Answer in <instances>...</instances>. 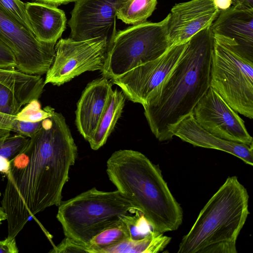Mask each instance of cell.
<instances>
[{
    "mask_svg": "<svg viewBox=\"0 0 253 253\" xmlns=\"http://www.w3.org/2000/svg\"><path fill=\"white\" fill-rule=\"evenodd\" d=\"M51 113V128L41 127L26 149L10 161L1 202L9 239L16 238L30 217L60 205L77 158V147L64 117L53 108Z\"/></svg>",
    "mask_w": 253,
    "mask_h": 253,
    "instance_id": "6da1fadb",
    "label": "cell"
},
{
    "mask_svg": "<svg viewBox=\"0 0 253 253\" xmlns=\"http://www.w3.org/2000/svg\"><path fill=\"white\" fill-rule=\"evenodd\" d=\"M213 42L210 26L193 36L157 95L143 105L150 129L159 141L172 138L171 128L193 113L211 86Z\"/></svg>",
    "mask_w": 253,
    "mask_h": 253,
    "instance_id": "7a4b0ae2",
    "label": "cell"
},
{
    "mask_svg": "<svg viewBox=\"0 0 253 253\" xmlns=\"http://www.w3.org/2000/svg\"><path fill=\"white\" fill-rule=\"evenodd\" d=\"M106 171L117 190L139 209L153 230L164 233L181 225V207L159 165L143 154L132 150L116 151L107 161Z\"/></svg>",
    "mask_w": 253,
    "mask_h": 253,
    "instance_id": "3957f363",
    "label": "cell"
},
{
    "mask_svg": "<svg viewBox=\"0 0 253 253\" xmlns=\"http://www.w3.org/2000/svg\"><path fill=\"white\" fill-rule=\"evenodd\" d=\"M249 199L237 177H228L183 237L177 253H237V240L250 213Z\"/></svg>",
    "mask_w": 253,
    "mask_h": 253,
    "instance_id": "277c9868",
    "label": "cell"
},
{
    "mask_svg": "<svg viewBox=\"0 0 253 253\" xmlns=\"http://www.w3.org/2000/svg\"><path fill=\"white\" fill-rule=\"evenodd\" d=\"M56 218L64 235L85 245L97 234L139 209L118 190L103 191L93 187L58 206Z\"/></svg>",
    "mask_w": 253,
    "mask_h": 253,
    "instance_id": "5b68a950",
    "label": "cell"
},
{
    "mask_svg": "<svg viewBox=\"0 0 253 253\" xmlns=\"http://www.w3.org/2000/svg\"><path fill=\"white\" fill-rule=\"evenodd\" d=\"M214 35L210 85L236 112L253 118V58L235 42Z\"/></svg>",
    "mask_w": 253,
    "mask_h": 253,
    "instance_id": "8992f818",
    "label": "cell"
},
{
    "mask_svg": "<svg viewBox=\"0 0 253 253\" xmlns=\"http://www.w3.org/2000/svg\"><path fill=\"white\" fill-rule=\"evenodd\" d=\"M168 20V15L159 22L146 21L117 32L108 44L103 77L112 80L164 54L171 46Z\"/></svg>",
    "mask_w": 253,
    "mask_h": 253,
    "instance_id": "52a82bcc",
    "label": "cell"
},
{
    "mask_svg": "<svg viewBox=\"0 0 253 253\" xmlns=\"http://www.w3.org/2000/svg\"><path fill=\"white\" fill-rule=\"evenodd\" d=\"M108 47V41L101 37L81 41L60 39L55 45L54 60L44 84L60 85L85 72L101 71Z\"/></svg>",
    "mask_w": 253,
    "mask_h": 253,
    "instance_id": "ba28073f",
    "label": "cell"
},
{
    "mask_svg": "<svg viewBox=\"0 0 253 253\" xmlns=\"http://www.w3.org/2000/svg\"><path fill=\"white\" fill-rule=\"evenodd\" d=\"M0 40L13 52L16 70L23 73L41 76L53 63L56 44L38 41L0 6Z\"/></svg>",
    "mask_w": 253,
    "mask_h": 253,
    "instance_id": "9c48e42d",
    "label": "cell"
},
{
    "mask_svg": "<svg viewBox=\"0 0 253 253\" xmlns=\"http://www.w3.org/2000/svg\"><path fill=\"white\" fill-rule=\"evenodd\" d=\"M186 43L171 46L159 57L111 80L126 97L143 106L157 95L179 61Z\"/></svg>",
    "mask_w": 253,
    "mask_h": 253,
    "instance_id": "30bf717a",
    "label": "cell"
},
{
    "mask_svg": "<svg viewBox=\"0 0 253 253\" xmlns=\"http://www.w3.org/2000/svg\"><path fill=\"white\" fill-rule=\"evenodd\" d=\"M193 114L199 125L213 135L228 141L253 145V137L243 120L211 86L198 102Z\"/></svg>",
    "mask_w": 253,
    "mask_h": 253,
    "instance_id": "8fae6325",
    "label": "cell"
},
{
    "mask_svg": "<svg viewBox=\"0 0 253 253\" xmlns=\"http://www.w3.org/2000/svg\"><path fill=\"white\" fill-rule=\"evenodd\" d=\"M125 0H77L68 22L70 37L77 41L105 38L108 44L117 33V12Z\"/></svg>",
    "mask_w": 253,
    "mask_h": 253,
    "instance_id": "7c38bea8",
    "label": "cell"
},
{
    "mask_svg": "<svg viewBox=\"0 0 253 253\" xmlns=\"http://www.w3.org/2000/svg\"><path fill=\"white\" fill-rule=\"evenodd\" d=\"M220 10L214 0H190L176 3L168 14L167 33L171 46L187 42L210 26Z\"/></svg>",
    "mask_w": 253,
    "mask_h": 253,
    "instance_id": "4fadbf2b",
    "label": "cell"
},
{
    "mask_svg": "<svg viewBox=\"0 0 253 253\" xmlns=\"http://www.w3.org/2000/svg\"><path fill=\"white\" fill-rule=\"evenodd\" d=\"M171 134L194 146L222 151L253 165V145L223 139L207 131L196 122L193 113L189 114L170 130Z\"/></svg>",
    "mask_w": 253,
    "mask_h": 253,
    "instance_id": "5bb4252c",
    "label": "cell"
},
{
    "mask_svg": "<svg viewBox=\"0 0 253 253\" xmlns=\"http://www.w3.org/2000/svg\"><path fill=\"white\" fill-rule=\"evenodd\" d=\"M105 77L87 84L77 103L75 123L83 137L88 140L95 132L113 91Z\"/></svg>",
    "mask_w": 253,
    "mask_h": 253,
    "instance_id": "9a60e30c",
    "label": "cell"
},
{
    "mask_svg": "<svg viewBox=\"0 0 253 253\" xmlns=\"http://www.w3.org/2000/svg\"><path fill=\"white\" fill-rule=\"evenodd\" d=\"M210 28L213 35L234 41L253 58V8L232 5L219 11Z\"/></svg>",
    "mask_w": 253,
    "mask_h": 253,
    "instance_id": "2e32d148",
    "label": "cell"
},
{
    "mask_svg": "<svg viewBox=\"0 0 253 253\" xmlns=\"http://www.w3.org/2000/svg\"><path fill=\"white\" fill-rule=\"evenodd\" d=\"M25 8L33 33L37 40L56 44L66 29L64 11L56 6L36 2L25 3Z\"/></svg>",
    "mask_w": 253,
    "mask_h": 253,
    "instance_id": "e0dca14e",
    "label": "cell"
},
{
    "mask_svg": "<svg viewBox=\"0 0 253 253\" xmlns=\"http://www.w3.org/2000/svg\"><path fill=\"white\" fill-rule=\"evenodd\" d=\"M44 81L40 75H28L16 69L0 68V83L15 93L22 106L40 98L45 85Z\"/></svg>",
    "mask_w": 253,
    "mask_h": 253,
    "instance_id": "ac0fdd59",
    "label": "cell"
},
{
    "mask_svg": "<svg viewBox=\"0 0 253 253\" xmlns=\"http://www.w3.org/2000/svg\"><path fill=\"white\" fill-rule=\"evenodd\" d=\"M125 99L123 92L113 90L98 125L87 140L92 149L97 150L106 143L121 115Z\"/></svg>",
    "mask_w": 253,
    "mask_h": 253,
    "instance_id": "d6986e66",
    "label": "cell"
},
{
    "mask_svg": "<svg viewBox=\"0 0 253 253\" xmlns=\"http://www.w3.org/2000/svg\"><path fill=\"white\" fill-rule=\"evenodd\" d=\"M171 237L152 230L144 237L138 240L127 238L111 247L104 249L100 253H157L169 244Z\"/></svg>",
    "mask_w": 253,
    "mask_h": 253,
    "instance_id": "ffe728a7",
    "label": "cell"
},
{
    "mask_svg": "<svg viewBox=\"0 0 253 253\" xmlns=\"http://www.w3.org/2000/svg\"><path fill=\"white\" fill-rule=\"evenodd\" d=\"M157 0H125L118 9L116 16L126 24L144 23L156 9Z\"/></svg>",
    "mask_w": 253,
    "mask_h": 253,
    "instance_id": "44dd1931",
    "label": "cell"
},
{
    "mask_svg": "<svg viewBox=\"0 0 253 253\" xmlns=\"http://www.w3.org/2000/svg\"><path fill=\"white\" fill-rule=\"evenodd\" d=\"M127 238H129L128 229L121 220L95 236L88 246L91 253H100L101 250L114 246Z\"/></svg>",
    "mask_w": 253,
    "mask_h": 253,
    "instance_id": "7402d4cb",
    "label": "cell"
},
{
    "mask_svg": "<svg viewBox=\"0 0 253 253\" xmlns=\"http://www.w3.org/2000/svg\"><path fill=\"white\" fill-rule=\"evenodd\" d=\"M30 138L16 133L0 139V155L9 161L23 152L28 145Z\"/></svg>",
    "mask_w": 253,
    "mask_h": 253,
    "instance_id": "603a6c76",
    "label": "cell"
},
{
    "mask_svg": "<svg viewBox=\"0 0 253 253\" xmlns=\"http://www.w3.org/2000/svg\"><path fill=\"white\" fill-rule=\"evenodd\" d=\"M121 220L126 225L129 233V239L138 240L148 235L152 229L139 211L133 214L124 215Z\"/></svg>",
    "mask_w": 253,
    "mask_h": 253,
    "instance_id": "cb8c5ba5",
    "label": "cell"
},
{
    "mask_svg": "<svg viewBox=\"0 0 253 253\" xmlns=\"http://www.w3.org/2000/svg\"><path fill=\"white\" fill-rule=\"evenodd\" d=\"M16 115L17 120L30 122H38L49 118L51 116L50 106L41 109V104L38 100L34 99L27 104Z\"/></svg>",
    "mask_w": 253,
    "mask_h": 253,
    "instance_id": "d4e9b609",
    "label": "cell"
},
{
    "mask_svg": "<svg viewBox=\"0 0 253 253\" xmlns=\"http://www.w3.org/2000/svg\"><path fill=\"white\" fill-rule=\"evenodd\" d=\"M0 6L22 26L33 34L26 14L25 3L20 0H0Z\"/></svg>",
    "mask_w": 253,
    "mask_h": 253,
    "instance_id": "484cf974",
    "label": "cell"
},
{
    "mask_svg": "<svg viewBox=\"0 0 253 253\" xmlns=\"http://www.w3.org/2000/svg\"><path fill=\"white\" fill-rule=\"evenodd\" d=\"M22 106L15 93L0 83V112L16 116L20 111Z\"/></svg>",
    "mask_w": 253,
    "mask_h": 253,
    "instance_id": "4316f807",
    "label": "cell"
},
{
    "mask_svg": "<svg viewBox=\"0 0 253 253\" xmlns=\"http://www.w3.org/2000/svg\"><path fill=\"white\" fill-rule=\"evenodd\" d=\"M49 253H91L87 245L78 242L74 240L66 237L58 245L54 246Z\"/></svg>",
    "mask_w": 253,
    "mask_h": 253,
    "instance_id": "83f0119b",
    "label": "cell"
},
{
    "mask_svg": "<svg viewBox=\"0 0 253 253\" xmlns=\"http://www.w3.org/2000/svg\"><path fill=\"white\" fill-rule=\"evenodd\" d=\"M16 62L14 55L10 48L0 40V68L14 70Z\"/></svg>",
    "mask_w": 253,
    "mask_h": 253,
    "instance_id": "f1b7e54d",
    "label": "cell"
},
{
    "mask_svg": "<svg viewBox=\"0 0 253 253\" xmlns=\"http://www.w3.org/2000/svg\"><path fill=\"white\" fill-rule=\"evenodd\" d=\"M18 122L16 116L0 112V139L9 135L11 131L16 132Z\"/></svg>",
    "mask_w": 253,
    "mask_h": 253,
    "instance_id": "f546056e",
    "label": "cell"
},
{
    "mask_svg": "<svg viewBox=\"0 0 253 253\" xmlns=\"http://www.w3.org/2000/svg\"><path fill=\"white\" fill-rule=\"evenodd\" d=\"M42 122H30L18 121L16 133L31 138L41 128Z\"/></svg>",
    "mask_w": 253,
    "mask_h": 253,
    "instance_id": "4dcf8cb0",
    "label": "cell"
},
{
    "mask_svg": "<svg viewBox=\"0 0 253 253\" xmlns=\"http://www.w3.org/2000/svg\"><path fill=\"white\" fill-rule=\"evenodd\" d=\"M15 238L9 239L6 238L0 243V253H18Z\"/></svg>",
    "mask_w": 253,
    "mask_h": 253,
    "instance_id": "1f68e13d",
    "label": "cell"
},
{
    "mask_svg": "<svg viewBox=\"0 0 253 253\" xmlns=\"http://www.w3.org/2000/svg\"><path fill=\"white\" fill-rule=\"evenodd\" d=\"M33 2H36L51 5L57 7L61 4L76 1L77 0H32Z\"/></svg>",
    "mask_w": 253,
    "mask_h": 253,
    "instance_id": "d6a6232c",
    "label": "cell"
},
{
    "mask_svg": "<svg viewBox=\"0 0 253 253\" xmlns=\"http://www.w3.org/2000/svg\"><path fill=\"white\" fill-rule=\"evenodd\" d=\"M10 161L7 158L0 155V172L7 175L10 171Z\"/></svg>",
    "mask_w": 253,
    "mask_h": 253,
    "instance_id": "836d02e7",
    "label": "cell"
},
{
    "mask_svg": "<svg viewBox=\"0 0 253 253\" xmlns=\"http://www.w3.org/2000/svg\"><path fill=\"white\" fill-rule=\"evenodd\" d=\"M219 10H225L231 6L232 0H214Z\"/></svg>",
    "mask_w": 253,
    "mask_h": 253,
    "instance_id": "e575fe53",
    "label": "cell"
},
{
    "mask_svg": "<svg viewBox=\"0 0 253 253\" xmlns=\"http://www.w3.org/2000/svg\"><path fill=\"white\" fill-rule=\"evenodd\" d=\"M232 4L253 8V0H232Z\"/></svg>",
    "mask_w": 253,
    "mask_h": 253,
    "instance_id": "d590c367",
    "label": "cell"
},
{
    "mask_svg": "<svg viewBox=\"0 0 253 253\" xmlns=\"http://www.w3.org/2000/svg\"><path fill=\"white\" fill-rule=\"evenodd\" d=\"M52 125V121L50 118H46L42 122V127L47 130L51 128Z\"/></svg>",
    "mask_w": 253,
    "mask_h": 253,
    "instance_id": "8d00e7d4",
    "label": "cell"
},
{
    "mask_svg": "<svg viewBox=\"0 0 253 253\" xmlns=\"http://www.w3.org/2000/svg\"><path fill=\"white\" fill-rule=\"evenodd\" d=\"M6 218L7 216L2 206H0V225L3 221L6 220Z\"/></svg>",
    "mask_w": 253,
    "mask_h": 253,
    "instance_id": "74e56055",
    "label": "cell"
},
{
    "mask_svg": "<svg viewBox=\"0 0 253 253\" xmlns=\"http://www.w3.org/2000/svg\"><path fill=\"white\" fill-rule=\"evenodd\" d=\"M1 242V241H0V243Z\"/></svg>",
    "mask_w": 253,
    "mask_h": 253,
    "instance_id": "f35d334b",
    "label": "cell"
}]
</instances>
